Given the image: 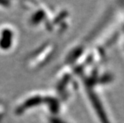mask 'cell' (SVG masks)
I'll list each match as a JSON object with an SVG mask.
<instances>
[{
	"label": "cell",
	"instance_id": "6da1fadb",
	"mask_svg": "<svg viewBox=\"0 0 124 123\" xmlns=\"http://www.w3.org/2000/svg\"><path fill=\"white\" fill-rule=\"evenodd\" d=\"M19 39L18 31L11 24L0 25V53H9L16 48Z\"/></svg>",
	"mask_w": 124,
	"mask_h": 123
},
{
	"label": "cell",
	"instance_id": "7a4b0ae2",
	"mask_svg": "<svg viewBox=\"0 0 124 123\" xmlns=\"http://www.w3.org/2000/svg\"><path fill=\"white\" fill-rule=\"evenodd\" d=\"M6 114V106L5 104L0 100V123H2Z\"/></svg>",
	"mask_w": 124,
	"mask_h": 123
},
{
	"label": "cell",
	"instance_id": "3957f363",
	"mask_svg": "<svg viewBox=\"0 0 124 123\" xmlns=\"http://www.w3.org/2000/svg\"><path fill=\"white\" fill-rule=\"evenodd\" d=\"M11 6L10 2H0V9H8Z\"/></svg>",
	"mask_w": 124,
	"mask_h": 123
}]
</instances>
